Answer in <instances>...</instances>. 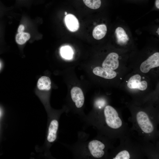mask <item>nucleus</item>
I'll return each mask as SVG.
<instances>
[{"label":"nucleus","mask_w":159,"mask_h":159,"mask_svg":"<svg viewBox=\"0 0 159 159\" xmlns=\"http://www.w3.org/2000/svg\"><path fill=\"white\" fill-rule=\"evenodd\" d=\"M105 121L107 125L113 129H117L122 125V121L115 110L112 106L107 105L104 110Z\"/></svg>","instance_id":"1"},{"label":"nucleus","mask_w":159,"mask_h":159,"mask_svg":"<svg viewBox=\"0 0 159 159\" xmlns=\"http://www.w3.org/2000/svg\"><path fill=\"white\" fill-rule=\"evenodd\" d=\"M136 119L138 125L144 132L149 133L153 131V125L146 113L143 111L138 112Z\"/></svg>","instance_id":"2"},{"label":"nucleus","mask_w":159,"mask_h":159,"mask_svg":"<svg viewBox=\"0 0 159 159\" xmlns=\"http://www.w3.org/2000/svg\"><path fill=\"white\" fill-rule=\"evenodd\" d=\"M159 66V53L156 52L150 56L141 63L140 69L142 72L147 73L151 69Z\"/></svg>","instance_id":"3"},{"label":"nucleus","mask_w":159,"mask_h":159,"mask_svg":"<svg viewBox=\"0 0 159 159\" xmlns=\"http://www.w3.org/2000/svg\"><path fill=\"white\" fill-rule=\"evenodd\" d=\"M105 148L104 144L97 140H93L88 144V148L92 155L95 158L102 157L104 154L103 150Z\"/></svg>","instance_id":"4"},{"label":"nucleus","mask_w":159,"mask_h":159,"mask_svg":"<svg viewBox=\"0 0 159 159\" xmlns=\"http://www.w3.org/2000/svg\"><path fill=\"white\" fill-rule=\"evenodd\" d=\"M119 56L115 52L109 54L102 64V67L105 69L113 70L117 69L119 66L118 60Z\"/></svg>","instance_id":"5"},{"label":"nucleus","mask_w":159,"mask_h":159,"mask_svg":"<svg viewBox=\"0 0 159 159\" xmlns=\"http://www.w3.org/2000/svg\"><path fill=\"white\" fill-rule=\"evenodd\" d=\"M141 77L139 74L135 75L129 79L127 86L130 89H138L144 91L147 88L148 84L145 81H141Z\"/></svg>","instance_id":"6"},{"label":"nucleus","mask_w":159,"mask_h":159,"mask_svg":"<svg viewBox=\"0 0 159 159\" xmlns=\"http://www.w3.org/2000/svg\"><path fill=\"white\" fill-rule=\"evenodd\" d=\"M71 95L72 101L78 108L82 107L84 102V96L82 90L78 87H73L71 90Z\"/></svg>","instance_id":"7"},{"label":"nucleus","mask_w":159,"mask_h":159,"mask_svg":"<svg viewBox=\"0 0 159 159\" xmlns=\"http://www.w3.org/2000/svg\"><path fill=\"white\" fill-rule=\"evenodd\" d=\"M93 72L95 75L106 79H113L117 75L116 72L113 70L106 69L100 67L95 68Z\"/></svg>","instance_id":"8"},{"label":"nucleus","mask_w":159,"mask_h":159,"mask_svg":"<svg viewBox=\"0 0 159 159\" xmlns=\"http://www.w3.org/2000/svg\"><path fill=\"white\" fill-rule=\"evenodd\" d=\"M64 21L67 28L70 31L75 32L78 29L79 23L77 19L73 15L71 14L66 15Z\"/></svg>","instance_id":"9"},{"label":"nucleus","mask_w":159,"mask_h":159,"mask_svg":"<svg viewBox=\"0 0 159 159\" xmlns=\"http://www.w3.org/2000/svg\"><path fill=\"white\" fill-rule=\"evenodd\" d=\"M58 128V122L56 120H52L50 122L48 129L47 140L49 142H54L56 139L57 132Z\"/></svg>","instance_id":"10"},{"label":"nucleus","mask_w":159,"mask_h":159,"mask_svg":"<svg viewBox=\"0 0 159 159\" xmlns=\"http://www.w3.org/2000/svg\"><path fill=\"white\" fill-rule=\"evenodd\" d=\"M107 31V28L105 25H99L94 29L92 32V36L95 39L100 40L105 36Z\"/></svg>","instance_id":"11"},{"label":"nucleus","mask_w":159,"mask_h":159,"mask_svg":"<svg viewBox=\"0 0 159 159\" xmlns=\"http://www.w3.org/2000/svg\"><path fill=\"white\" fill-rule=\"evenodd\" d=\"M115 33L117 42L120 44H125L129 40L128 37L125 31L121 27H118L116 29Z\"/></svg>","instance_id":"12"},{"label":"nucleus","mask_w":159,"mask_h":159,"mask_svg":"<svg viewBox=\"0 0 159 159\" xmlns=\"http://www.w3.org/2000/svg\"><path fill=\"white\" fill-rule=\"evenodd\" d=\"M51 81L47 77L43 76L41 77L38 81L37 86L40 90H49L51 88Z\"/></svg>","instance_id":"13"},{"label":"nucleus","mask_w":159,"mask_h":159,"mask_svg":"<svg viewBox=\"0 0 159 159\" xmlns=\"http://www.w3.org/2000/svg\"><path fill=\"white\" fill-rule=\"evenodd\" d=\"M30 38V35L28 33L22 32L18 33L16 35V40L19 44H23L28 40Z\"/></svg>","instance_id":"14"},{"label":"nucleus","mask_w":159,"mask_h":159,"mask_svg":"<svg viewBox=\"0 0 159 159\" xmlns=\"http://www.w3.org/2000/svg\"><path fill=\"white\" fill-rule=\"evenodd\" d=\"M61 56L66 59H71L73 54V51L70 47L68 46L62 47L60 49Z\"/></svg>","instance_id":"15"},{"label":"nucleus","mask_w":159,"mask_h":159,"mask_svg":"<svg viewBox=\"0 0 159 159\" xmlns=\"http://www.w3.org/2000/svg\"><path fill=\"white\" fill-rule=\"evenodd\" d=\"M85 4L89 8L94 9L99 8L101 5V0H82Z\"/></svg>","instance_id":"16"},{"label":"nucleus","mask_w":159,"mask_h":159,"mask_svg":"<svg viewBox=\"0 0 159 159\" xmlns=\"http://www.w3.org/2000/svg\"><path fill=\"white\" fill-rule=\"evenodd\" d=\"M130 158V155L127 150L122 151L116 155L113 159H129Z\"/></svg>","instance_id":"17"},{"label":"nucleus","mask_w":159,"mask_h":159,"mask_svg":"<svg viewBox=\"0 0 159 159\" xmlns=\"http://www.w3.org/2000/svg\"><path fill=\"white\" fill-rule=\"evenodd\" d=\"M24 30V26L22 24H21L19 26L18 29V33H20L23 32Z\"/></svg>","instance_id":"18"},{"label":"nucleus","mask_w":159,"mask_h":159,"mask_svg":"<svg viewBox=\"0 0 159 159\" xmlns=\"http://www.w3.org/2000/svg\"><path fill=\"white\" fill-rule=\"evenodd\" d=\"M159 0H156L155 2V5L156 8L158 9H159Z\"/></svg>","instance_id":"19"},{"label":"nucleus","mask_w":159,"mask_h":159,"mask_svg":"<svg viewBox=\"0 0 159 159\" xmlns=\"http://www.w3.org/2000/svg\"><path fill=\"white\" fill-rule=\"evenodd\" d=\"M1 62L0 61V70L1 69Z\"/></svg>","instance_id":"20"},{"label":"nucleus","mask_w":159,"mask_h":159,"mask_svg":"<svg viewBox=\"0 0 159 159\" xmlns=\"http://www.w3.org/2000/svg\"><path fill=\"white\" fill-rule=\"evenodd\" d=\"M159 28H158V30H157V32L158 33V34L159 35Z\"/></svg>","instance_id":"21"},{"label":"nucleus","mask_w":159,"mask_h":159,"mask_svg":"<svg viewBox=\"0 0 159 159\" xmlns=\"http://www.w3.org/2000/svg\"><path fill=\"white\" fill-rule=\"evenodd\" d=\"M67 12H65V14L66 15H67Z\"/></svg>","instance_id":"22"}]
</instances>
